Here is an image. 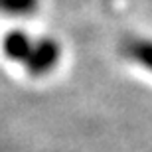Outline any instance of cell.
<instances>
[{"label": "cell", "mask_w": 152, "mask_h": 152, "mask_svg": "<svg viewBox=\"0 0 152 152\" xmlns=\"http://www.w3.org/2000/svg\"><path fill=\"white\" fill-rule=\"evenodd\" d=\"M124 53L152 71V42L150 39H129L124 44Z\"/></svg>", "instance_id": "3957f363"}, {"label": "cell", "mask_w": 152, "mask_h": 152, "mask_svg": "<svg viewBox=\"0 0 152 152\" xmlns=\"http://www.w3.org/2000/svg\"><path fill=\"white\" fill-rule=\"evenodd\" d=\"M59 56H61V50L57 45L56 39H39V42H34V48H32V53L26 59V71L30 75H45L50 73L51 69L57 65L59 61Z\"/></svg>", "instance_id": "6da1fadb"}, {"label": "cell", "mask_w": 152, "mask_h": 152, "mask_svg": "<svg viewBox=\"0 0 152 152\" xmlns=\"http://www.w3.org/2000/svg\"><path fill=\"white\" fill-rule=\"evenodd\" d=\"M2 48H4L6 57H10L14 61L26 63V59L32 53V48H34V42L24 34L22 30H14V32H8L2 42Z\"/></svg>", "instance_id": "7a4b0ae2"}, {"label": "cell", "mask_w": 152, "mask_h": 152, "mask_svg": "<svg viewBox=\"0 0 152 152\" xmlns=\"http://www.w3.org/2000/svg\"><path fill=\"white\" fill-rule=\"evenodd\" d=\"M38 8V0H0V12L4 14H30Z\"/></svg>", "instance_id": "277c9868"}]
</instances>
